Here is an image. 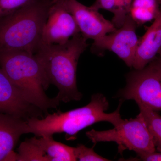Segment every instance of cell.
I'll return each instance as SVG.
<instances>
[{"instance_id":"3957f363","label":"cell","mask_w":161,"mask_h":161,"mask_svg":"<svg viewBox=\"0 0 161 161\" xmlns=\"http://www.w3.org/2000/svg\"><path fill=\"white\" fill-rule=\"evenodd\" d=\"M53 0H37L0 19V53L20 51L35 54Z\"/></svg>"},{"instance_id":"ba28073f","label":"cell","mask_w":161,"mask_h":161,"mask_svg":"<svg viewBox=\"0 0 161 161\" xmlns=\"http://www.w3.org/2000/svg\"><path fill=\"white\" fill-rule=\"evenodd\" d=\"M62 4L73 15L80 33L87 40L97 41L117 29L112 22L91 6H84L77 0H68Z\"/></svg>"},{"instance_id":"277c9868","label":"cell","mask_w":161,"mask_h":161,"mask_svg":"<svg viewBox=\"0 0 161 161\" xmlns=\"http://www.w3.org/2000/svg\"><path fill=\"white\" fill-rule=\"evenodd\" d=\"M0 67L32 105L46 112L60 104L56 97L50 98L45 94L50 85L35 54L20 51L0 53Z\"/></svg>"},{"instance_id":"ffe728a7","label":"cell","mask_w":161,"mask_h":161,"mask_svg":"<svg viewBox=\"0 0 161 161\" xmlns=\"http://www.w3.org/2000/svg\"><path fill=\"white\" fill-rule=\"evenodd\" d=\"M152 62H153L161 70V49L156 58L154 59V60H153Z\"/></svg>"},{"instance_id":"e0dca14e","label":"cell","mask_w":161,"mask_h":161,"mask_svg":"<svg viewBox=\"0 0 161 161\" xmlns=\"http://www.w3.org/2000/svg\"><path fill=\"white\" fill-rule=\"evenodd\" d=\"M37 0H0V19L6 17Z\"/></svg>"},{"instance_id":"ac0fdd59","label":"cell","mask_w":161,"mask_h":161,"mask_svg":"<svg viewBox=\"0 0 161 161\" xmlns=\"http://www.w3.org/2000/svg\"><path fill=\"white\" fill-rule=\"evenodd\" d=\"M75 155L77 161H111L98 155L92 148H88L82 144L75 147Z\"/></svg>"},{"instance_id":"8fae6325","label":"cell","mask_w":161,"mask_h":161,"mask_svg":"<svg viewBox=\"0 0 161 161\" xmlns=\"http://www.w3.org/2000/svg\"><path fill=\"white\" fill-rule=\"evenodd\" d=\"M161 49V8L151 26L147 28L139 41L132 67L142 69L156 58Z\"/></svg>"},{"instance_id":"8992f818","label":"cell","mask_w":161,"mask_h":161,"mask_svg":"<svg viewBox=\"0 0 161 161\" xmlns=\"http://www.w3.org/2000/svg\"><path fill=\"white\" fill-rule=\"evenodd\" d=\"M121 100H133L138 104L161 111V70L153 62L127 76V84L119 92Z\"/></svg>"},{"instance_id":"44dd1931","label":"cell","mask_w":161,"mask_h":161,"mask_svg":"<svg viewBox=\"0 0 161 161\" xmlns=\"http://www.w3.org/2000/svg\"><path fill=\"white\" fill-rule=\"evenodd\" d=\"M67 1L68 0H53V2L54 3H63Z\"/></svg>"},{"instance_id":"7402d4cb","label":"cell","mask_w":161,"mask_h":161,"mask_svg":"<svg viewBox=\"0 0 161 161\" xmlns=\"http://www.w3.org/2000/svg\"><path fill=\"white\" fill-rule=\"evenodd\" d=\"M161 6V0H158Z\"/></svg>"},{"instance_id":"7c38bea8","label":"cell","mask_w":161,"mask_h":161,"mask_svg":"<svg viewBox=\"0 0 161 161\" xmlns=\"http://www.w3.org/2000/svg\"><path fill=\"white\" fill-rule=\"evenodd\" d=\"M29 133L26 120L0 112V161L13 150L21 136Z\"/></svg>"},{"instance_id":"d6986e66","label":"cell","mask_w":161,"mask_h":161,"mask_svg":"<svg viewBox=\"0 0 161 161\" xmlns=\"http://www.w3.org/2000/svg\"><path fill=\"white\" fill-rule=\"evenodd\" d=\"M136 158H132L135 160L146 161H161V152H156L143 153L137 154Z\"/></svg>"},{"instance_id":"9a60e30c","label":"cell","mask_w":161,"mask_h":161,"mask_svg":"<svg viewBox=\"0 0 161 161\" xmlns=\"http://www.w3.org/2000/svg\"><path fill=\"white\" fill-rule=\"evenodd\" d=\"M140 113L142 115L147 127L152 134L156 150L161 152V116L155 111L138 104Z\"/></svg>"},{"instance_id":"4fadbf2b","label":"cell","mask_w":161,"mask_h":161,"mask_svg":"<svg viewBox=\"0 0 161 161\" xmlns=\"http://www.w3.org/2000/svg\"><path fill=\"white\" fill-rule=\"evenodd\" d=\"M48 156L51 161H77L75 153V147H70L57 142L53 136H41L29 139Z\"/></svg>"},{"instance_id":"52a82bcc","label":"cell","mask_w":161,"mask_h":161,"mask_svg":"<svg viewBox=\"0 0 161 161\" xmlns=\"http://www.w3.org/2000/svg\"><path fill=\"white\" fill-rule=\"evenodd\" d=\"M137 25L128 15L121 26L94 41L93 47L114 53L127 66L132 67L139 39L136 34Z\"/></svg>"},{"instance_id":"5b68a950","label":"cell","mask_w":161,"mask_h":161,"mask_svg":"<svg viewBox=\"0 0 161 161\" xmlns=\"http://www.w3.org/2000/svg\"><path fill=\"white\" fill-rule=\"evenodd\" d=\"M86 134L95 145L99 142H115L121 153L126 150L137 154L156 151L152 134L140 113L135 118L123 119L111 130L98 131L92 129Z\"/></svg>"},{"instance_id":"2e32d148","label":"cell","mask_w":161,"mask_h":161,"mask_svg":"<svg viewBox=\"0 0 161 161\" xmlns=\"http://www.w3.org/2000/svg\"><path fill=\"white\" fill-rule=\"evenodd\" d=\"M18 152V161H51L45 152L28 139L21 144Z\"/></svg>"},{"instance_id":"5bb4252c","label":"cell","mask_w":161,"mask_h":161,"mask_svg":"<svg viewBox=\"0 0 161 161\" xmlns=\"http://www.w3.org/2000/svg\"><path fill=\"white\" fill-rule=\"evenodd\" d=\"M161 8L158 0H132L130 14L137 25L155 19Z\"/></svg>"},{"instance_id":"7a4b0ae2","label":"cell","mask_w":161,"mask_h":161,"mask_svg":"<svg viewBox=\"0 0 161 161\" xmlns=\"http://www.w3.org/2000/svg\"><path fill=\"white\" fill-rule=\"evenodd\" d=\"M80 33L62 44H41L35 53L49 85L59 90L56 98L60 102L79 101L82 95L77 85V69L80 55L88 47Z\"/></svg>"},{"instance_id":"9c48e42d","label":"cell","mask_w":161,"mask_h":161,"mask_svg":"<svg viewBox=\"0 0 161 161\" xmlns=\"http://www.w3.org/2000/svg\"><path fill=\"white\" fill-rule=\"evenodd\" d=\"M80 33L73 15L62 3H53L43 28L41 44H62Z\"/></svg>"},{"instance_id":"6da1fadb","label":"cell","mask_w":161,"mask_h":161,"mask_svg":"<svg viewBox=\"0 0 161 161\" xmlns=\"http://www.w3.org/2000/svg\"><path fill=\"white\" fill-rule=\"evenodd\" d=\"M122 100L115 112L108 113L109 102L101 94L92 95L85 106L66 112L58 111L47 114L45 118L31 117L27 121L29 133L36 136H53L56 133H65L67 140H73L81 130L99 122H108L117 126L123 121L120 114Z\"/></svg>"},{"instance_id":"30bf717a","label":"cell","mask_w":161,"mask_h":161,"mask_svg":"<svg viewBox=\"0 0 161 161\" xmlns=\"http://www.w3.org/2000/svg\"><path fill=\"white\" fill-rule=\"evenodd\" d=\"M42 112L24 99L0 67V112L27 120L38 117Z\"/></svg>"}]
</instances>
